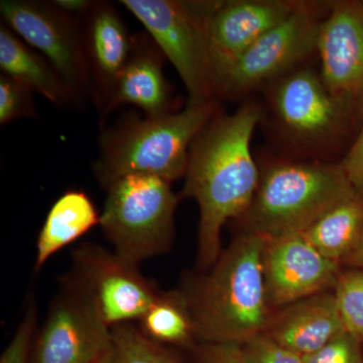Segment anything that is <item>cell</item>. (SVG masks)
Instances as JSON below:
<instances>
[{
    "instance_id": "obj_1",
    "label": "cell",
    "mask_w": 363,
    "mask_h": 363,
    "mask_svg": "<svg viewBox=\"0 0 363 363\" xmlns=\"http://www.w3.org/2000/svg\"><path fill=\"white\" fill-rule=\"evenodd\" d=\"M260 118L257 104L242 105L231 116L214 117L191 147L181 196L199 206L198 264L203 269L220 257L222 228L247 211L259 188L250 143Z\"/></svg>"
},
{
    "instance_id": "obj_2",
    "label": "cell",
    "mask_w": 363,
    "mask_h": 363,
    "mask_svg": "<svg viewBox=\"0 0 363 363\" xmlns=\"http://www.w3.org/2000/svg\"><path fill=\"white\" fill-rule=\"evenodd\" d=\"M266 240L257 233L238 236L211 272L183 292L198 339L241 345L266 330L272 316L264 274Z\"/></svg>"
},
{
    "instance_id": "obj_3",
    "label": "cell",
    "mask_w": 363,
    "mask_h": 363,
    "mask_svg": "<svg viewBox=\"0 0 363 363\" xmlns=\"http://www.w3.org/2000/svg\"><path fill=\"white\" fill-rule=\"evenodd\" d=\"M214 100L159 117H130L102 138L94 173L105 188L145 174L173 182L186 175L193 143L215 117Z\"/></svg>"
},
{
    "instance_id": "obj_4",
    "label": "cell",
    "mask_w": 363,
    "mask_h": 363,
    "mask_svg": "<svg viewBox=\"0 0 363 363\" xmlns=\"http://www.w3.org/2000/svg\"><path fill=\"white\" fill-rule=\"evenodd\" d=\"M355 191L341 164H277L260 178L252 204L242 215L245 233L266 238L304 233Z\"/></svg>"
},
{
    "instance_id": "obj_5",
    "label": "cell",
    "mask_w": 363,
    "mask_h": 363,
    "mask_svg": "<svg viewBox=\"0 0 363 363\" xmlns=\"http://www.w3.org/2000/svg\"><path fill=\"white\" fill-rule=\"evenodd\" d=\"M106 189L99 224L119 259L138 267L172 247L179 197L172 190L171 182L131 174Z\"/></svg>"
},
{
    "instance_id": "obj_6",
    "label": "cell",
    "mask_w": 363,
    "mask_h": 363,
    "mask_svg": "<svg viewBox=\"0 0 363 363\" xmlns=\"http://www.w3.org/2000/svg\"><path fill=\"white\" fill-rule=\"evenodd\" d=\"M173 64L188 91L189 102L210 101L214 92L208 21L216 1L123 0Z\"/></svg>"
},
{
    "instance_id": "obj_7",
    "label": "cell",
    "mask_w": 363,
    "mask_h": 363,
    "mask_svg": "<svg viewBox=\"0 0 363 363\" xmlns=\"http://www.w3.org/2000/svg\"><path fill=\"white\" fill-rule=\"evenodd\" d=\"M112 345L111 328L96 302L70 274L33 342L30 363H92Z\"/></svg>"
},
{
    "instance_id": "obj_8",
    "label": "cell",
    "mask_w": 363,
    "mask_h": 363,
    "mask_svg": "<svg viewBox=\"0 0 363 363\" xmlns=\"http://www.w3.org/2000/svg\"><path fill=\"white\" fill-rule=\"evenodd\" d=\"M4 23L56 69L78 98L90 88L84 39L71 16L51 4L2 0Z\"/></svg>"
},
{
    "instance_id": "obj_9",
    "label": "cell",
    "mask_w": 363,
    "mask_h": 363,
    "mask_svg": "<svg viewBox=\"0 0 363 363\" xmlns=\"http://www.w3.org/2000/svg\"><path fill=\"white\" fill-rule=\"evenodd\" d=\"M321 23L307 4H298L221 74L215 90L245 92L290 70L317 51Z\"/></svg>"
},
{
    "instance_id": "obj_10",
    "label": "cell",
    "mask_w": 363,
    "mask_h": 363,
    "mask_svg": "<svg viewBox=\"0 0 363 363\" xmlns=\"http://www.w3.org/2000/svg\"><path fill=\"white\" fill-rule=\"evenodd\" d=\"M73 277L94 298L111 328L143 316L161 291L114 252L83 243L73 252Z\"/></svg>"
},
{
    "instance_id": "obj_11",
    "label": "cell",
    "mask_w": 363,
    "mask_h": 363,
    "mask_svg": "<svg viewBox=\"0 0 363 363\" xmlns=\"http://www.w3.org/2000/svg\"><path fill=\"white\" fill-rule=\"evenodd\" d=\"M339 267L312 247L302 233L267 238L264 274L269 307H286L335 288Z\"/></svg>"
},
{
    "instance_id": "obj_12",
    "label": "cell",
    "mask_w": 363,
    "mask_h": 363,
    "mask_svg": "<svg viewBox=\"0 0 363 363\" xmlns=\"http://www.w3.org/2000/svg\"><path fill=\"white\" fill-rule=\"evenodd\" d=\"M317 51L321 78L334 96L357 107L363 99V4L337 2L322 21Z\"/></svg>"
},
{
    "instance_id": "obj_13",
    "label": "cell",
    "mask_w": 363,
    "mask_h": 363,
    "mask_svg": "<svg viewBox=\"0 0 363 363\" xmlns=\"http://www.w3.org/2000/svg\"><path fill=\"white\" fill-rule=\"evenodd\" d=\"M298 6L283 0L216 1L208 21L214 89L221 74L264 33L290 16Z\"/></svg>"
},
{
    "instance_id": "obj_14",
    "label": "cell",
    "mask_w": 363,
    "mask_h": 363,
    "mask_svg": "<svg viewBox=\"0 0 363 363\" xmlns=\"http://www.w3.org/2000/svg\"><path fill=\"white\" fill-rule=\"evenodd\" d=\"M274 104L281 123L304 140H323L343 130L354 107L338 99L311 70H298L279 82Z\"/></svg>"
},
{
    "instance_id": "obj_15",
    "label": "cell",
    "mask_w": 363,
    "mask_h": 363,
    "mask_svg": "<svg viewBox=\"0 0 363 363\" xmlns=\"http://www.w3.org/2000/svg\"><path fill=\"white\" fill-rule=\"evenodd\" d=\"M334 293L316 294L286 306L271 316L264 333L306 357L345 333Z\"/></svg>"
},
{
    "instance_id": "obj_16",
    "label": "cell",
    "mask_w": 363,
    "mask_h": 363,
    "mask_svg": "<svg viewBox=\"0 0 363 363\" xmlns=\"http://www.w3.org/2000/svg\"><path fill=\"white\" fill-rule=\"evenodd\" d=\"M162 52L152 40L133 38V52L106 102L111 111L124 104L138 106L145 117L173 113L172 95L162 72Z\"/></svg>"
},
{
    "instance_id": "obj_17",
    "label": "cell",
    "mask_w": 363,
    "mask_h": 363,
    "mask_svg": "<svg viewBox=\"0 0 363 363\" xmlns=\"http://www.w3.org/2000/svg\"><path fill=\"white\" fill-rule=\"evenodd\" d=\"M87 14L86 37L83 38L86 56L90 73L108 100L117 78L130 58L133 39L111 4H94Z\"/></svg>"
},
{
    "instance_id": "obj_18",
    "label": "cell",
    "mask_w": 363,
    "mask_h": 363,
    "mask_svg": "<svg viewBox=\"0 0 363 363\" xmlns=\"http://www.w3.org/2000/svg\"><path fill=\"white\" fill-rule=\"evenodd\" d=\"M0 68L52 104L65 106L78 101L77 95L52 64L6 25L0 28Z\"/></svg>"
},
{
    "instance_id": "obj_19",
    "label": "cell",
    "mask_w": 363,
    "mask_h": 363,
    "mask_svg": "<svg viewBox=\"0 0 363 363\" xmlns=\"http://www.w3.org/2000/svg\"><path fill=\"white\" fill-rule=\"evenodd\" d=\"M94 203L85 192L70 190L52 204L37 241L35 272H39L55 253L82 238L99 224Z\"/></svg>"
},
{
    "instance_id": "obj_20",
    "label": "cell",
    "mask_w": 363,
    "mask_h": 363,
    "mask_svg": "<svg viewBox=\"0 0 363 363\" xmlns=\"http://www.w3.org/2000/svg\"><path fill=\"white\" fill-rule=\"evenodd\" d=\"M302 234L326 259L338 264L346 262L363 235V195L355 191Z\"/></svg>"
},
{
    "instance_id": "obj_21",
    "label": "cell",
    "mask_w": 363,
    "mask_h": 363,
    "mask_svg": "<svg viewBox=\"0 0 363 363\" xmlns=\"http://www.w3.org/2000/svg\"><path fill=\"white\" fill-rule=\"evenodd\" d=\"M140 322V331L162 345L187 347L197 338L190 305L180 291L160 293Z\"/></svg>"
},
{
    "instance_id": "obj_22",
    "label": "cell",
    "mask_w": 363,
    "mask_h": 363,
    "mask_svg": "<svg viewBox=\"0 0 363 363\" xmlns=\"http://www.w3.org/2000/svg\"><path fill=\"white\" fill-rule=\"evenodd\" d=\"M111 330L119 363H185L131 323L116 325Z\"/></svg>"
},
{
    "instance_id": "obj_23",
    "label": "cell",
    "mask_w": 363,
    "mask_h": 363,
    "mask_svg": "<svg viewBox=\"0 0 363 363\" xmlns=\"http://www.w3.org/2000/svg\"><path fill=\"white\" fill-rule=\"evenodd\" d=\"M345 331L363 341V271L340 272L334 288Z\"/></svg>"
},
{
    "instance_id": "obj_24",
    "label": "cell",
    "mask_w": 363,
    "mask_h": 363,
    "mask_svg": "<svg viewBox=\"0 0 363 363\" xmlns=\"http://www.w3.org/2000/svg\"><path fill=\"white\" fill-rule=\"evenodd\" d=\"M33 91L16 79L2 74L0 77V124L35 116Z\"/></svg>"
},
{
    "instance_id": "obj_25",
    "label": "cell",
    "mask_w": 363,
    "mask_h": 363,
    "mask_svg": "<svg viewBox=\"0 0 363 363\" xmlns=\"http://www.w3.org/2000/svg\"><path fill=\"white\" fill-rule=\"evenodd\" d=\"M37 319V303L35 297L30 295L26 301L25 315L11 342L2 352L0 363H30Z\"/></svg>"
},
{
    "instance_id": "obj_26",
    "label": "cell",
    "mask_w": 363,
    "mask_h": 363,
    "mask_svg": "<svg viewBox=\"0 0 363 363\" xmlns=\"http://www.w3.org/2000/svg\"><path fill=\"white\" fill-rule=\"evenodd\" d=\"M245 363H306L304 357L262 333L240 345Z\"/></svg>"
},
{
    "instance_id": "obj_27",
    "label": "cell",
    "mask_w": 363,
    "mask_h": 363,
    "mask_svg": "<svg viewBox=\"0 0 363 363\" xmlns=\"http://www.w3.org/2000/svg\"><path fill=\"white\" fill-rule=\"evenodd\" d=\"M360 342L345 332L321 350L303 357L306 363H363Z\"/></svg>"
},
{
    "instance_id": "obj_28",
    "label": "cell",
    "mask_w": 363,
    "mask_h": 363,
    "mask_svg": "<svg viewBox=\"0 0 363 363\" xmlns=\"http://www.w3.org/2000/svg\"><path fill=\"white\" fill-rule=\"evenodd\" d=\"M196 363H245L240 345L231 343H206L197 351Z\"/></svg>"
},
{
    "instance_id": "obj_29",
    "label": "cell",
    "mask_w": 363,
    "mask_h": 363,
    "mask_svg": "<svg viewBox=\"0 0 363 363\" xmlns=\"http://www.w3.org/2000/svg\"><path fill=\"white\" fill-rule=\"evenodd\" d=\"M340 164L353 187L363 195V128Z\"/></svg>"
},
{
    "instance_id": "obj_30",
    "label": "cell",
    "mask_w": 363,
    "mask_h": 363,
    "mask_svg": "<svg viewBox=\"0 0 363 363\" xmlns=\"http://www.w3.org/2000/svg\"><path fill=\"white\" fill-rule=\"evenodd\" d=\"M52 2L54 6L58 7L60 11L71 16L72 14L88 13L95 4L88 0H55Z\"/></svg>"
},
{
    "instance_id": "obj_31",
    "label": "cell",
    "mask_w": 363,
    "mask_h": 363,
    "mask_svg": "<svg viewBox=\"0 0 363 363\" xmlns=\"http://www.w3.org/2000/svg\"><path fill=\"white\" fill-rule=\"evenodd\" d=\"M345 264H350V266L354 267L355 269H362L363 271V235L357 250L351 255L350 259L346 260Z\"/></svg>"
},
{
    "instance_id": "obj_32",
    "label": "cell",
    "mask_w": 363,
    "mask_h": 363,
    "mask_svg": "<svg viewBox=\"0 0 363 363\" xmlns=\"http://www.w3.org/2000/svg\"><path fill=\"white\" fill-rule=\"evenodd\" d=\"M92 363H119L118 357H117L114 345H112V347L109 348L108 350L102 353V354L100 355L99 357H97Z\"/></svg>"
},
{
    "instance_id": "obj_33",
    "label": "cell",
    "mask_w": 363,
    "mask_h": 363,
    "mask_svg": "<svg viewBox=\"0 0 363 363\" xmlns=\"http://www.w3.org/2000/svg\"><path fill=\"white\" fill-rule=\"evenodd\" d=\"M362 4H363V1H362Z\"/></svg>"
}]
</instances>
